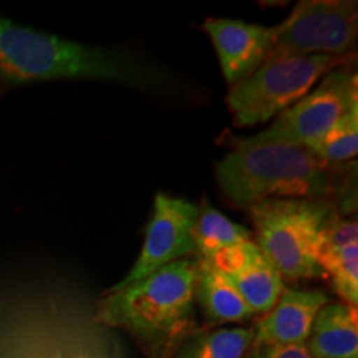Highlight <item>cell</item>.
Returning a JSON list of instances; mask_svg holds the SVG:
<instances>
[{
  "label": "cell",
  "mask_w": 358,
  "mask_h": 358,
  "mask_svg": "<svg viewBox=\"0 0 358 358\" xmlns=\"http://www.w3.org/2000/svg\"><path fill=\"white\" fill-rule=\"evenodd\" d=\"M232 150L216 164L222 196L237 208L266 199H332L343 216L355 213V163L329 164L306 146L266 140L256 134L234 138Z\"/></svg>",
  "instance_id": "obj_1"
},
{
  "label": "cell",
  "mask_w": 358,
  "mask_h": 358,
  "mask_svg": "<svg viewBox=\"0 0 358 358\" xmlns=\"http://www.w3.org/2000/svg\"><path fill=\"white\" fill-rule=\"evenodd\" d=\"M196 259H181L127 287L106 290L96 302V320L120 329L146 358H173L198 329Z\"/></svg>",
  "instance_id": "obj_2"
},
{
  "label": "cell",
  "mask_w": 358,
  "mask_h": 358,
  "mask_svg": "<svg viewBox=\"0 0 358 358\" xmlns=\"http://www.w3.org/2000/svg\"><path fill=\"white\" fill-rule=\"evenodd\" d=\"M0 73L13 82L95 80L153 88L156 75L120 48L95 47L38 32L0 17Z\"/></svg>",
  "instance_id": "obj_3"
},
{
  "label": "cell",
  "mask_w": 358,
  "mask_h": 358,
  "mask_svg": "<svg viewBox=\"0 0 358 358\" xmlns=\"http://www.w3.org/2000/svg\"><path fill=\"white\" fill-rule=\"evenodd\" d=\"M257 248L282 279H324L322 232L340 213L332 199H266L248 209Z\"/></svg>",
  "instance_id": "obj_4"
},
{
  "label": "cell",
  "mask_w": 358,
  "mask_h": 358,
  "mask_svg": "<svg viewBox=\"0 0 358 358\" xmlns=\"http://www.w3.org/2000/svg\"><path fill=\"white\" fill-rule=\"evenodd\" d=\"M355 52L345 57L306 55L267 60L249 77L229 88L227 108L237 128L271 122L302 100L329 71L355 64Z\"/></svg>",
  "instance_id": "obj_5"
},
{
  "label": "cell",
  "mask_w": 358,
  "mask_h": 358,
  "mask_svg": "<svg viewBox=\"0 0 358 358\" xmlns=\"http://www.w3.org/2000/svg\"><path fill=\"white\" fill-rule=\"evenodd\" d=\"M358 3L355 0H303L277 24L267 60L285 57H345L355 52Z\"/></svg>",
  "instance_id": "obj_6"
},
{
  "label": "cell",
  "mask_w": 358,
  "mask_h": 358,
  "mask_svg": "<svg viewBox=\"0 0 358 358\" xmlns=\"http://www.w3.org/2000/svg\"><path fill=\"white\" fill-rule=\"evenodd\" d=\"M357 106L358 75L352 66H342L329 71L302 100L275 116L256 136L308 146Z\"/></svg>",
  "instance_id": "obj_7"
},
{
  "label": "cell",
  "mask_w": 358,
  "mask_h": 358,
  "mask_svg": "<svg viewBox=\"0 0 358 358\" xmlns=\"http://www.w3.org/2000/svg\"><path fill=\"white\" fill-rule=\"evenodd\" d=\"M199 206L182 198L158 192L155 198L153 216L146 227L145 244L136 262L124 279L108 290L127 287L129 284L155 274L159 268L181 259L194 257V231Z\"/></svg>",
  "instance_id": "obj_8"
},
{
  "label": "cell",
  "mask_w": 358,
  "mask_h": 358,
  "mask_svg": "<svg viewBox=\"0 0 358 358\" xmlns=\"http://www.w3.org/2000/svg\"><path fill=\"white\" fill-rule=\"evenodd\" d=\"M203 29L211 38L229 88L264 64L277 35V25L264 27L232 19H206Z\"/></svg>",
  "instance_id": "obj_9"
},
{
  "label": "cell",
  "mask_w": 358,
  "mask_h": 358,
  "mask_svg": "<svg viewBox=\"0 0 358 358\" xmlns=\"http://www.w3.org/2000/svg\"><path fill=\"white\" fill-rule=\"evenodd\" d=\"M208 264L219 268L231 280L254 315H264L271 310L285 287L284 279L254 239L226 250Z\"/></svg>",
  "instance_id": "obj_10"
},
{
  "label": "cell",
  "mask_w": 358,
  "mask_h": 358,
  "mask_svg": "<svg viewBox=\"0 0 358 358\" xmlns=\"http://www.w3.org/2000/svg\"><path fill=\"white\" fill-rule=\"evenodd\" d=\"M329 302L322 290L284 287L275 306L254 324L252 347L303 345L315 315Z\"/></svg>",
  "instance_id": "obj_11"
},
{
  "label": "cell",
  "mask_w": 358,
  "mask_h": 358,
  "mask_svg": "<svg viewBox=\"0 0 358 358\" xmlns=\"http://www.w3.org/2000/svg\"><path fill=\"white\" fill-rule=\"evenodd\" d=\"M303 347L312 358H358V308L343 302L325 303Z\"/></svg>",
  "instance_id": "obj_12"
},
{
  "label": "cell",
  "mask_w": 358,
  "mask_h": 358,
  "mask_svg": "<svg viewBox=\"0 0 358 358\" xmlns=\"http://www.w3.org/2000/svg\"><path fill=\"white\" fill-rule=\"evenodd\" d=\"M196 262L198 275L194 285V301L209 327L244 324L256 317L231 280L219 268L198 259Z\"/></svg>",
  "instance_id": "obj_13"
},
{
  "label": "cell",
  "mask_w": 358,
  "mask_h": 358,
  "mask_svg": "<svg viewBox=\"0 0 358 358\" xmlns=\"http://www.w3.org/2000/svg\"><path fill=\"white\" fill-rule=\"evenodd\" d=\"M199 206L192 239H194V259L211 262L226 250L239 248L248 241H252V231L241 224L232 222L208 201Z\"/></svg>",
  "instance_id": "obj_14"
},
{
  "label": "cell",
  "mask_w": 358,
  "mask_h": 358,
  "mask_svg": "<svg viewBox=\"0 0 358 358\" xmlns=\"http://www.w3.org/2000/svg\"><path fill=\"white\" fill-rule=\"evenodd\" d=\"M252 343V327H198L173 358H248Z\"/></svg>",
  "instance_id": "obj_15"
},
{
  "label": "cell",
  "mask_w": 358,
  "mask_h": 358,
  "mask_svg": "<svg viewBox=\"0 0 358 358\" xmlns=\"http://www.w3.org/2000/svg\"><path fill=\"white\" fill-rule=\"evenodd\" d=\"M306 148L329 164H342L355 158L358 153V106L343 115L324 136Z\"/></svg>",
  "instance_id": "obj_16"
},
{
  "label": "cell",
  "mask_w": 358,
  "mask_h": 358,
  "mask_svg": "<svg viewBox=\"0 0 358 358\" xmlns=\"http://www.w3.org/2000/svg\"><path fill=\"white\" fill-rule=\"evenodd\" d=\"M319 264L343 303L358 307V243L322 252Z\"/></svg>",
  "instance_id": "obj_17"
},
{
  "label": "cell",
  "mask_w": 358,
  "mask_h": 358,
  "mask_svg": "<svg viewBox=\"0 0 358 358\" xmlns=\"http://www.w3.org/2000/svg\"><path fill=\"white\" fill-rule=\"evenodd\" d=\"M248 358H312L303 345L252 347Z\"/></svg>",
  "instance_id": "obj_18"
},
{
  "label": "cell",
  "mask_w": 358,
  "mask_h": 358,
  "mask_svg": "<svg viewBox=\"0 0 358 358\" xmlns=\"http://www.w3.org/2000/svg\"><path fill=\"white\" fill-rule=\"evenodd\" d=\"M78 358H88V357H78Z\"/></svg>",
  "instance_id": "obj_19"
}]
</instances>
